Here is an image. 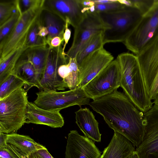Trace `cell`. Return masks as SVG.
<instances>
[{"mask_svg": "<svg viewBox=\"0 0 158 158\" xmlns=\"http://www.w3.org/2000/svg\"><path fill=\"white\" fill-rule=\"evenodd\" d=\"M89 105L114 132L123 135L135 147L142 143L145 131L144 113L124 93L116 89L93 100Z\"/></svg>", "mask_w": 158, "mask_h": 158, "instance_id": "obj_1", "label": "cell"}, {"mask_svg": "<svg viewBox=\"0 0 158 158\" xmlns=\"http://www.w3.org/2000/svg\"><path fill=\"white\" fill-rule=\"evenodd\" d=\"M116 59L120 72V87L135 105L145 113L152 107L153 103L147 93L137 56L123 53Z\"/></svg>", "mask_w": 158, "mask_h": 158, "instance_id": "obj_2", "label": "cell"}, {"mask_svg": "<svg viewBox=\"0 0 158 158\" xmlns=\"http://www.w3.org/2000/svg\"><path fill=\"white\" fill-rule=\"evenodd\" d=\"M108 28L103 33V44L123 43L139 23L143 15L136 8L125 6L110 11L98 12Z\"/></svg>", "mask_w": 158, "mask_h": 158, "instance_id": "obj_3", "label": "cell"}, {"mask_svg": "<svg viewBox=\"0 0 158 158\" xmlns=\"http://www.w3.org/2000/svg\"><path fill=\"white\" fill-rule=\"evenodd\" d=\"M27 91L20 88L0 100V133H16L26 121Z\"/></svg>", "mask_w": 158, "mask_h": 158, "instance_id": "obj_4", "label": "cell"}, {"mask_svg": "<svg viewBox=\"0 0 158 158\" xmlns=\"http://www.w3.org/2000/svg\"><path fill=\"white\" fill-rule=\"evenodd\" d=\"M43 8L30 9L22 12L8 35L0 43V61L16 51L26 47L29 33L40 20Z\"/></svg>", "mask_w": 158, "mask_h": 158, "instance_id": "obj_5", "label": "cell"}, {"mask_svg": "<svg viewBox=\"0 0 158 158\" xmlns=\"http://www.w3.org/2000/svg\"><path fill=\"white\" fill-rule=\"evenodd\" d=\"M37 97L34 103L39 107L51 111H60L69 107L89 105L90 98L83 88L64 92L43 90L36 93Z\"/></svg>", "mask_w": 158, "mask_h": 158, "instance_id": "obj_6", "label": "cell"}, {"mask_svg": "<svg viewBox=\"0 0 158 158\" xmlns=\"http://www.w3.org/2000/svg\"><path fill=\"white\" fill-rule=\"evenodd\" d=\"M158 37V0L143 15L138 26L123 43L136 55Z\"/></svg>", "mask_w": 158, "mask_h": 158, "instance_id": "obj_7", "label": "cell"}, {"mask_svg": "<svg viewBox=\"0 0 158 158\" xmlns=\"http://www.w3.org/2000/svg\"><path fill=\"white\" fill-rule=\"evenodd\" d=\"M121 75L116 59L82 88L87 96L93 100L109 94L120 87Z\"/></svg>", "mask_w": 158, "mask_h": 158, "instance_id": "obj_8", "label": "cell"}, {"mask_svg": "<svg viewBox=\"0 0 158 158\" xmlns=\"http://www.w3.org/2000/svg\"><path fill=\"white\" fill-rule=\"evenodd\" d=\"M136 55L147 93L154 100L158 95V37Z\"/></svg>", "mask_w": 158, "mask_h": 158, "instance_id": "obj_9", "label": "cell"}, {"mask_svg": "<svg viewBox=\"0 0 158 158\" xmlns=\"http://www.w3.org/2000/svg\"><path fill=\"white\" fill-rule=\"evenodd\" d=\"M108 27L97 12H87L77 26L74 28L72 45L66 54L68 58H76L84 44L92 37L103 33Z\"/></svg>", "mask_w": 158, "mask_h": 158, "instance_id": "obj_10", "label": "cell"}, {"mask_svg": "<svg viewBox=\"0 0 158 158\" xmlns=\"http://www.w3.org/2000/svg\"><path fill=\"white\" fill-rule=\"evenodd\" d=\"M144 116L145 134L135 151L139 158H158V105L153 104Z\"/></svg>", "mask_w": 158, "mask_h": 158, "instance_id": "obj_11", "label": "cell"}, {"mask_svg": "<svg viewBox=\"0 0 158 158\" xmlns=\"http://www.w3.org/2000/svg\"><path fill=\"white\" fill-rule=\"evenodd\" d=\"M114 60L103 47L85 58L78 66L79 79L77 88H82Z\"/></svg>", "mask_w": 158, "mask_h": 158, "instance_id": "obj_12", "label": "cell"}, {"mask_svg": "<svg viewBox=\"0 0 158 158\" xmlns=\"http://www.w3.org/2000/svg\"><path fill=\"white\" fill-rule=\"evenodd\" d=\"M69 59L62 55V49L58 54L54 52L49 47L46 65L42 78L40 83V90H64L68 88L64 79L58 73L59 66L68 63Z\"/></svg>", "mask_w": 158, "mask_h": 158, "instance_id": "obj_13", "label": "cell"}, {"mask_svg": "<svg viewBox=\"0 0 158 158\" xmlns=\"http://www.w3.org/2000/svg\"><path fill=\"white\" fill-rule=\"evenodd\" d=\"M95 142L80 135L76 130L68 134L65 158H99L101 152Z\"/></svg>", "mask_w": 158, "mask_h": 158, "instance_id": "obj_14", "label": "cell"}, {"mask_svg": "<svg viewBox=\"0 0 158 158\" xmlns=\"http://www.w3.org/2000/svg\"><path fill=\"white\" fill-rule=\"evenodd\" d=\"M44 9L57 15L65 22L68 20L74 28L81 21L85 14L78 0H45Z\"/></svg>", "mask_w": 158, "mask_h": 158, "instance_id": "obj_15", "label": "cell"}, {"mask_svg": "<svg viewBox=\"0 0 158 158\" xmlns=\"http://www.w3.org/2000/svg\"><path fill=\"white\" fill-rule=\"evenodd\" d=\"M26 118V123L44 125L53 128L61 127L64 124L63 117L59 111L46 110L29 101Z\"/></svg>", "mask_w": 158, "mask_h": 158, "instance_id": "obj_16", "label": "cell"}, {"mask_svg": "<svg viewBox=\"0 0 158 158\" xmlns=\"http://www.w3.org/2000/svg\"><path fill=\"white\" fill-rule=\"evenodd\" d=\"M135 150V147L129 140L121 134L114 132L99 158H127Z\"/></svg>", "mask_w": 158, "mask_h": 158, "instance_id": "obj_17", "label": "cell"}, {"mask_svg": "<svg viewBox=\"0 0 158 158\" xmlns=\"http://www.w3.org/2000/svg\"><path fill=\"white\" fill-rule=\"evenodd\" d=\"M76 123L86 137L94 142H100L98 123L89 108H81L75 112Z\"/></svg>", "mask_w": 158, "mask_h": 158, "instance_id": "obj_18", "label": "cell"}, {"mask_svg": "<svg viewBox=\"0 0 158 158\" xmlns=\"http://www.w3.org/2000/svg\"><path fill=\"white\" fill-rule=\"evenodd\" d=\"M6 142L16 147L27 156L40 149L46 148L29 136L16 133L7 134Z\"/></svg>", "mask_w": 158, "mask_h": 158, "instance_id": "obj_19", "label": "cell"}, {"mask_svg": "<svg viewBox=\"0 0 158 158\" xmlns=\"http://www.w3.org/2000/svg\"><path fill=\"white\" fill-rule=\"evenodd\" d=\"M12 74L16 76L25 83V85L27 86L26 90L27 91L34 86L39 89L35 69L32 64L27 60L18 61Z\"/></svg>", "mask_w": 158, "mask_h": 158, "instance_id": "obj_20", "label": "cell"}, {"mask_svg": "<svg viewBox=\"0 0 158 158\" xmlns=\"http://www.w3.org/2000/svg\"><path fill=\"white\" fill-rule=\"evenodd\" d=\"M30 49L27 53V60L32 64L35 69L40 88V83L44 74L49 47Z\"/></svg>", "mask_w": 158, "mask_h": 158, "instance_id": "obj_21", "label": "cell"}, {"mask_svg": "<svg viewBox=\"0 0 158 158\" xmlns=\"http://www.w3.org/2000/svg\"><path fill=\"white\" fill-rule=\"evenodd\" d=\"M45 23L48 31L47 38L48 44L53 38L59 36L63 38L65 22L60 18L58 19L51 13H47L45 16Z\"/></svg>", "mask_w": 158, "mask_h": 158, "instance_id": "obj_22", "label": "cell"}, {"mask_svg": "<svg viewBox=\"0 0 158 158\" xmlns=\"http://www.w3.org/2000/svg\"><path fill=\"white\" fill-rule=\"evenodd\" d=\"M27 49L26 47L21 48L7 58L0 61V84L12 74L19 58Z\"/></svg>", "mask_w": 158, "mask_h": 158, "instance_id": "obj_23", "label": "cell"}, {"mask_svg": "<svg viewBox=\"0 0 158 158\" xmlns=\"http://www.w3.org/2000/svg\"><path fill=\"white\" fill-rule=\"evenodd\" d=\"M103 33L94 35L84 44L76 57L78 66L90 54L103 47Z\"/></svg>", "mask_w": 158, "mask_h": 158, "instance_id": "obj_24", "label": "cell"}, {"mask_svg": "<svg viewBox=\"0 0 158 158\" xmlns=\"http://www.w3.org/2000/svg\"><path fill=\"white\" fill-rule=\"evenodd\" d=\"M25 85L21 79L13 74L10 75L0 84V100Z\"/></svg>", "mask_w": 158, "mask_h": 158, "instance_id": "obj_25", "label": "cell"}, {"mask_svg": "<svg viewBox=\"0 0 158 158\" xmlns=\"http://www.w3.org/2000/svg\"><path fill=\"white\" fill-rule=\"evenodd\" d=\"M40 22V20L38 21L29 33L26 44L27 49L44 48H46V45H48L46 38L37 35Z\"/></svg>", "mask_w": 158, "mask_h": 158, "instance_id": "obj_26", "label": "cell"}, {"mask_svg": "<svg viewBox=\"0 0 158 158\" xmlns=\"http://www.w3.org/2000/svg\"><path fill=\"white\" fill-rule=\"evenodd\" d=\"M69 71L68 76L64 79L70 90L77 88L79 79V71L76 58H69Z\"/></svg>", "mask_w": 158, "mask_h": 158, "instance_id": "obj_27", "label": "cell"}, {"mask_svg": "<svg viewBox=\"0 0 158 158\" xmlns=\"http://www.w3.org/2000/svg\"><path fill=\"white\" fill-rule=\"evenodd\" d=\"M125 6L120 3L118 0L106 3H96L89 8L88 11L89 12H108L116 10L123 8Z\"/></svg>", "mask_w": 158, "mask_h": 158, "instance_id": "obj_28", "label": "cell"}, {"mask_svg": "<svg viewBox=\"0 0 158 158\" xmlns=\"http://www.w3.org/2000/svg\"><path fill=\"white\" fill-rule=\"evenodd\" d=\"M155 1V0H131L130 6L137 9L143 16L151 9Z\"/></svg>", "mask_w": 158, "mask_h": 158, "instance_id": "obj_29", "label": "cell"}, {"mask_svg": "<svg viewBox=\"0 0 158 158\" xmlns=\"http://www.w3.org/2000/svg\"><path fill=\"white\" fill-rule=\"evenodd\" d=\"M21 14L13 15L3 24L0 26V41L10 33Z\"/></svg>", "mask_w": 158, "mask_h": 158, "instance_id": "obj_30", "label": "cell"}, {"mask_svg": "<svg viewBox=\"0 0 158 158\" xmlns=\"http://www.w3.org/2000/svg\"><path fill=\"white\" fill-rule=\"evenodd\" d=\"M14 1L0 3V26L12 16L11 9Z\"/></svg>", "mask_w": 158, "mask_h": 158, "instance_id": "obj_31", "label": "cell"}, {"mask_svg": "<svg viewBox=\"0 0 158 158\" xmlns=\"http://www.w3.org/2000/svg\"><path fill=\"white\" fill-rule=\"evenodd\" d=\"M45 0H23L21 2L26 10L30 9H38L43 8Z\"/></svg>", "mask_w": 158, "mask_h": 158, "instance_id": "obj_32", "label": "cell"}, {"mask_svg": "<svg viewBox=\"0 0 158 158\" xmlns=\"http://www.w3.org/2000/svg\"><path fill=\"white\" fill-rule=\"evenodd\" d=\"M27 157L28 158H54L47 148L40 149Z\"/></svg>", "mask_w": 158, "mask_h": 158, "instance_id": "obj_33", "label": "cell"}, {"mask_svg": "<svg viewBox=\"0 0 158 158\" xmlns=\"http://www.w3.org/2000/svg\"><path fill=\"white\" fill-rule=\"evenodd\" d=\"M69 24L68 20H65V27L64 32L63 35V39L64 41V44L62 48V55L65 57H67L66 53L64 52V50L70 38L71 35V31L69 28L68 26Z\"/></svg>", "mask_w": 158, "mask_h": 158, "instance_id": "obj_34", "label": "cell"}, {"mask_svg": "<svg viewBox=\"0 0 158 158\" xmlns=\"http://www.w3.org/2000/svg\"><path fill=\"white\" fill-rule=\"evenodd\" d=\"M7 148L15 158H28L16 147L11 144L7 143Z\"/></svg>", "mask_w": 158, "mask_h": 158, "instance_id": "obj_35", "label": "cell"}, {"mask_svg": "<svg viewBox=\"0 0 158 158\" xmlns=\"http://www.w3.org/2000/svg\"><path fill=\"white\" fill-rule=\"evenodd\" d=\"M69 71V65L68 63L59 66L58 69V73L59 76L64 79L68 76Z\"/></svg>", "mask_w": 158, "mask_h": 158, "instance_id": "obj_36", "label": "cell"}, {"mask_svg": "<svg viewBox=\"0 0 158 158\" xmlns=\"http://www.w3.org/2000/svg\"><path fill=\"white\" fill-rule=\"evenodd\" d=\"M78 1L84 13L86 12L89 8L95 4L94 0H78Z\"/></svg>", "mask_w": 158, "mask_h": 158, "instance_id": "obj_37", "label": "cell"}, {"mask_svg": "<svg viewBox=\"0 0 158 158\" xmlns=\"http://www.w3.org/2000/svg\"><path fill=\"white\" fill-rule=\"evenodd\" d=\"M63 38L59 36H56L52 38L50 41L48 45L51 48L59 47L63 41Z\"/></svg>", "mask_w": 158, "mask_h": 158, "instance_id": "obj_38", "label": "cell"}, {"mask_svg": "<svg viewBox=\"0 0 158 158\" xmlns=\"http://www.w3.org/2000/svg\"><path fill=\"white\" fill-rule=\"evenodd\" d=\"M0 158H15L7 148H0Z\"/></svg>", "mask_w": 158, "mask_h": 158, "instance_id": "obj_39", "label": "cell"}, {"mask_svg": "<svg viewBox=\"0 0 158 158\" xmlns=\"http://www.w3.org/2000/svg\"><path fill=\"white\" fill-rule=\"evenodd\" d=\"M37 34L40 37H44L48 34V31L47 28L46 27L40 24L39 27V31Z\"/></svg>", "mask_w": 158, "mask_h": 158, "instance_id": "obj_40", "label": "cell"}, {"mask_svg": "<svg viewBox=\"0 0 158 158\" xmlns=\"http://www.w3.org/2000/svg\"><path fill=\"white\" fill-rule=\"evenodd\" d=\"M7 134L0 133V148H7Z\"/></svg>", "mask_w": 158, "mask_h": 158, "instance_id": "obj_41", "label": "cell"}, {"mask_svg": "<svg viewBox=\"0 0 158 158\" xmlns=\"http://www.w3.org/2000/svg\"><path fill=\"white\" fill-rule=\"evenodd\" d=\"M114 0H94L95 3H106L113 2Z\"/></svg>", "mask_w": 158, "mask_h": 158, "instance_id": "obj_42", "label": "cell"}, {"mask_svg": "<svg viewBox=\"0 0 158 158\" xmlns=\"http://www.w3.org/2000/svg\"><path fill=\"white\" fill-rule=\"evenodd\" d=\"M127 158H139V157L135 151Z\"/></svg>", "mask_w": 158, "mask_h": 158, "instance_id": "obj_43", "label": "cell"}, {"mask_svg": "<svg viewBox=\"0 0 158 158\" xmlns=\"http://www.w3.org/2000/svg\"><path fill=\"white\" fill-rule=\"evenodd\" d=\"M153 104H155L158 105V95L154 100Z\"/></svg>", "mask_w": 158, "mask_h": 158, "instance_id": "obj_44", "label": "cell"}]
</instances>
